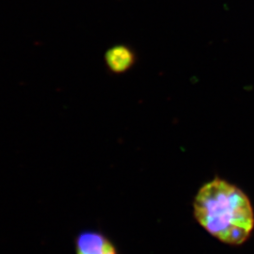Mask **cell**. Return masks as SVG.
Masks as SVG:
<instances>
[{
  "label": "cell",
  "instance_id": "3957f363",
  "mask_svg": "<svg viewBox=\"0 0 254 254\" xmlns=\"http://www.w3.org/2000/svg\"><path fill=\"white\" fill-rule=\"evenodd\" d=\"M106 64L113 73H121L129 70L135 61L133 52L125 46L111 47L106 53Z\"/></svg>",
  "mask_w": 254,
  "mask_h": 254
},
{
  "label": "cell",
  "instance_id": "6da1fadb",
  "mask_svg": "<svg viewBox=\"0 0 254 254\" xmlns=\"http://www.w3.org/2000/svg\"><path fill=\"white\" fill-rule=\"evenodd\" d=\"M193 211L200 226L225 244H243L254 230V210L249 198L236 186L219 178L200 188Z\"/></svg>",
  "mask_w": 254,
  "mask_h": 254
},
{
  "label": "cell",
  "instance_id": "7a4b0ae2",
  "mask_svg": "<svg viewBox=\"0 0 254 254\" xmlns=\"http://www.w3.org/2000/svg\"><path fill=\"white\" fill-rule=\"evenodd\" d=\"M76 254H118L108 237L98 232L87 231L77 236L75 241Z\"/></svg>",
  "mask_w": 254,
  "mask_h": 254
}]
</instances>
